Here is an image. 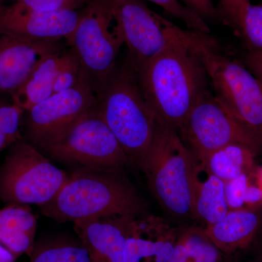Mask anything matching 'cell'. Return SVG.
<instances>
[{
	"label": "cell",
	"mask_w": 262,
	"mask_h": 262,
	"mask_svg": "<svg viewBox=\"0 0 262 262\" xmlns=\"http://www.w3.org/2000/svg\"><path fill=\"white\" fill-rule=\"evenodd\" d=\"M37 220L27 205L9 204L0 209V244L15 258L34 248Z\"/></svg>",
	"instance_id": "obj_18"
},
{
	"label": "cell",
	"mask_w": 262,
	"mask_h": 262,
	"mask_svg": "<svg viewBox=\"0 0 262 262\" xmlns=\"http://www.w3.org/2000/svg\"><path fill=\"white\" fill-rule=\"evenodd\" d=\"M94 82L84 74L75 87L52 95L26 112V134L41 148L62 135L96 106Z\"/></svg>",
	"instance_id": "obj_10"
},
{
	"label": "cell",
	"mask_w": 262,
	"mask_h": 262,
	"mask_svg": "<svg viewBox=\"0 0 262 262\" xmlns=\"http://www.w3.org/2000/svg\"><path fill=\"white\" fill-rule=\"evenodd\" d=\"M194 156L178 131L157 122L151 145L139 168L151 192L168 213L193 216L192 169Z\"/></svg>",
	"instance_id": "obj_4"
},
{
	"label": "cell",
	"mask_w": 262,
	"mask_h": 262,
	"mask_svg": "<svg viewBox=\"0 0 262 262\" xmlns=\"http://www.w3.org/2000/svg\"><path fill=\"white\" fill-rule=\"evenodd\" d=\"M81 11L39 12L15 9L0 0V33L37 42H61L74 32Z\"/></svg>",
	"instance_id": "obj_12"
},
{
	"label": "cell",
	"mask_w": 262,
	"mask_h": 262,
	"mask_svg": "<svg viewBox=\"0 0 262 262\" xmlns=\"http://www.w3.org/2000/svg\"><path fill=\"white\" fill-rule=\"evenodd\" d=\"M67 56L62 50L43 59L12 96L13 103L27 112L52 96L56 76Z\"/></svg>",
	"instance_id": "obj_19"
},
{
	"label": "cell",
	"mask_w": 262,
	"mask_h": 262,
	"mask_svg": "<svg viewBox=\"0 0 262 262\" xmlns=\"http://www.w3.org/2000/svg\"><path fill=\"white\" fill-rule=\"evenodd\" d=\"M225 184L194 156L192 179L193 216L208 225L216 223L228 213Z\"/></svg>",
	"instance_id": "obj_17"
},
{
	"label": "cell",
	"mask_w": 262,
	"mask_h": 262,
	"mask_svg": "<svg viewBox=\"0 0 262 262\" xmlns=\"http://www.w3.org/2000/svg\"></svg>",
	"instance_id": "obj_39"
},
{
	"label": "cell",
	"mask_w": 262,
	"mask_h": 262,
	"mask_svg": "<svg viewBox=\"0 0 262 262\" xmlns=\"http://www.w3.org/2000/svg\"><path fill=\"white\" fill-rule=\"evenodd\" d=\"M250 262H262V258H257V259L253 260V261H251Z\"/></svg>",
	"instance_id": "obj_37"
},
{
	"label": "cell",
	"mask_w": 262,
	"mask_h": 262,
	"mask_svg": "<svg viewBox=\"0 0 262 262\" xmlns=\"http://www.w3.org/2000/svg\"><path fill=\"white\" fill-rule=\"evenodd\" d=\"M68 177L33 144L17 141L0 165V201L41 206L54 198Z\"/></svg>",
	"instance_id": "obj_6"
},
{
	"label": "cell",
	"mask_w": 262,
	"mask_h": 262,
	"mask_svg": "<svg viewBox=\"0 0 262 262\" xmlns=\"http://www.w3.org/2000/svg\"><path fill=\"white\" fill-rule=\"evenodd\" d=\"M238 27L253 51H262V5H248L241 16Z\"/></svg>",
	"instance_id": "obj_25"
},
{
	"label": "cell",
	"mask_w": 262,
	"mask_h": 262,
	"mask_svg": "<svg viewBox=\"0 0 262 262\" xmlns=\"http://www.w3.org/2000/svg\"><path fill=\"white\" fill-rule=\"evenodd\" d=\"M155 3L165 12L182 20L187 25L188 29L209 34L210 28L204 18L196 13L189 7L183 4L182 0H148Z\"/></svg>",
	"instance_id": "obj_24"
},
{
	"label": "cell",
	"mask_w": 262,
	"mask_h": 262,
	"mask_svg": "<svg viewBox=\"0 0 262 262\" xmlns=\"http://www.w3.org/2000/svg\"></svg>",
	"instance_id": "obj_38"
},
{
	"label": "cell",
	"mask_w": 262,
	"mask_h": 262,
	"mask_svg": "<svg viewBox=\"0 0 262 262\" xmlns=\"http://www.w3.org/2000/svg\"><path fill=\"white\" fill-rule=\"evenodd\" d=\"M56 222L106 216H143L145 208L135 188L108 169L77 168L51 201L39 206Z\"/></svg>",
	"instance_id": "obj_2"
},
{
	"label": "cell",
	"mask_w": 262,
	"mask_h": 262,
	"mask_svg": "<svg viewBox=\"0 0 262 262\" xmlns=\"http://www.w3.org/2000/svg\"><path fill=\"white\" fill-rule=\"evenodd\" d=\"M200 33L176 26L163 51L134 70L157 120L177 131L199 98L209 90L198 46Z\"/></svg>",
	"instance_id": "obj_1"
},
{
	"label": "cell",
	"mask_w": 262,
	"mask_h": 262,
	"mask_svg": "<svg viewBox=\"0 0 262 262\" xmlns=\"http://www.w3.org/2000/svg\"><path fill=\"white\" fill-rule=\"evenodd\" d=\"M91 0H15L12 6L15 9L39 12L78 10Z\"/></svg>",
	"instance_id": "obj_27"
},
{
	"label": "cell",
	"mask_w": 262,
	"mask_h": 262,
	"mask_svg": "<svg viewBox=\"0 0 262 262\" xmlns=\"http://www.w3.org/2000/svg\"><path fill=\"white\" fill-rule=\"evenodd\" d=\"M16 258L13 253L0 244V262H15Z\"/></svg>",
	"instance_id": "obj_34"
},
{
	"label": "cell",
	"mask_w": 262,
	"mask_h": 262,
	"mask_svg": "<svg viewBox=\"0 0 262 262\" xmlns=\"http://www.w3.org/2000/svg\"><path fill=\"white\" fill-rule=\"evenodd\" d=\"M95 110L139 167L149 150L157 120L141 93L135 71L126 62L94 85Z\"/></svg>",
	"instance_id": "obj_3"
},
{
	"label": "cell",
	"mask_w": 262,
	"mask_h": 262,
	"mask_svg": "<svg viewBox=\"0 0 262 262\" xmlns=\"http://www.w3.org/2000/svg\"><path fill=\"white\" fill-rule=\"evenodd\" d=\"M63 50L60 42H37L0 33V95L13 94L43 59Z\"/></svg>",
	"instance_id": "obj_13"
},
{
	"label": "cell",
	"mask_w": 262,
	"mask_h": 262,
	"mask_svg": "<svg viewBox=\"0 0 262 262\" xmlns=\"http://www.w3.org/2000/svg\"><path fill=\"white\" fill-rule=\"evenodd\" d=\"M30 262H92L83 245L67 238H53L34 244Z\"/></svg>",
	"instance_id": "obj_21"
},
{
	"label": "cell",
	"mask_w": 262,
	"mask_h": 262,
	"mask_svg": "<svg viewBox=\"0 0 262 262\" xmlns=\"http://www.w3.org/2000/svg\"><path fill=\"white\" fill-rule=\"evenodd\" d=\"M178 133L199 160L233 143L246 144L256 151L262 146L236 121L210 90L198 100Z\"/></svg>",
	"instance_id": "obj_9"
},
{
	"label": "cell",
	"mask_w": 262,
	"mask_h": 262,
	"mask_svg": "<svg viewBox=\"0 0 262 262\" xmlns=\"http://www.w3.org/2000/svg\"><path fill=\"white\" fill-rule=\"evenodd\" d=\"M40 149L53 159L77 169L120 170L130 163L116 137L95 108Z\"/></svg>",
	"instance_id": "obj_7"
},
{
	"label": "cell",
	"mask_w": 262,
	"mask_h": 262,
	"mask_svg": "<svg viewBox=\"0 0 262 262\" xmlns=\"http://www.w3.org/2000/svg\"><path fill=\"white\" fill-rule=\"evenodd\" d=\"M136 216H106L75 221L74 229L92 262H124L131 221Z\"/></svg>",
	"instance_id": "obj_15"
},
{
	"label": "cell",
	"mask_w": 262,
	"mask_h": 262,
	"mask_svg": "<svg viewBox=\"0 0 262 262\" xmlns=\"http://www.w3.org/2000/svg\"><path fill=\"white\" fill-rule=\"evenodd\" d=\"M24 111L20 106L0 103V153L22 140L20 125Z\"/></svg>",
	"instance_id": "obj_23"
},
{
	"label": "cell",
	"mask_w": 262,
	"mask_h": 262,
	"mask_svg": "<svg viewBox=\"0 0 262 262\" xmlns=\"http://www.w3.org/2000/svg\"><path fill=\"white\" fill-rule=\"evenodd\" d=\"M261 226V217L253 209L229 211L220 221L206 225V230L215 246L225 255L248 247Z\"/></svg>",
	"instance_id": "obj_16"
},
{
	"label": "cell",
	"mask_w": 262,
	"mask_h": 262,
	"mask_svg": "<svg viewBox=\"0 0 262 262\" xmlns=\"http://www.w3.org/2000/svg\"><path fill=\"white\" fill-rule=\"evenodd\" d=\"M256 153L251 146L233 143L215 150L200 160L212 174L226 182L244 174L252 175Z\"/></svg>",
	"instance_id": "obj_20"
},
{
	"label": "cell",
	"mask_w": 262,
	"mask_h": 262,
	"mask_svg": "<svg viewBox=\"0 0 262 262\" xmlns=\"http://www.w3.org/2000/svg\"><path fill=\"white\" fill-rule=\"evenodd\" d=\"M252 175L244 174L225 182L226 201L229 211L245 208V196Z\"/></svg>",
	"instance_id": "obj_28"
},
{
	"label": "cell",
	"mask_w": 262,
	"mask_h": 262,
	"mask_svg": "<svg viewBox=\"0 0 262 262\" xmlns=\"http://www.w3.org/2000/svg\"><path fill=\"white\" fill-rule=\"evenodd\" d=\"M198 46L215 98L262 146V82L221 53L209 34L200 33Z\"/></svg>",
	"instance_id": "obj_5"
},
{
	"label": "cell",
	"mask_w": 262,
	"mask_h": 262,
	"mask_svg": "<svg viewBox=\"0 0 262 262\" xmlns=\"http://www.w3.org/2000/svg\"><path fill=\"white\" fill-rule=\"evenodd\" d=\"M186 5L201 15L203 18H214L218 11L213 5V0H182Z\"/></svg>",
	"instance_id": "obj_29"
},
{
	"label": "cell",
	"mask_w": 262,
	"mask_h": 262,
	"mask_svg": "<svg viewBox=\"0 0 262 262\" xmlns=\"http://www.w3.org/2000/svg\"><path fill=\"white\" fill-rule=\"evenodd\" d=\"M229 5H230V0H221L222 13H224L225 17L227 16V13H228Z\"/></svg>",
	"instance_id": "obj_35"
},
{
	"label": "cell",
	"mask_w": 262,
	"mask_h": 262,
	"mask_svg": "<svg viewBox=\"0 0 262 262\" xmlns=\"http://www.w3.org/2000/svg\"><path fill=\"white\" fill-rule=\"evenodd\" d=\"M180 230L160 217H134L124 251V262H167Z\"/></svg>",
	"instance_id": "obj_14"
},
{
	"label": "cell",
	"mask_w": 262,
	"mask_h": 262,
	"mask_svg": "<svg viewBox=\"0 0 262 262\" xmlns=\"http://www.w3.org/2000/svg\"><path fill=\"white\" fill-rule=\"evenodd\" d=\"M244 204L245 208L253 210L262 206V189L256 182H251L248 186L245 196Z\"/></svg>",
	"instance_id": "obj_30"
},
{
	"label": "cell",
	"mask_w": 262,
	"mask_h": 262,
	"mask_svg": "<svg viewBox=\"0 0 262 262\" xmlns=\"http://www.w3.org/2000/svg\"><path fill=\"white\" fill-rule=\"evenodd\" d=\"M246 61L248 68L262 82V51H251Z\"/></svg>",
	"instance_id": "obj_32"
},
{
	"label": "cell",
	"mask_w": 262,
	"mask_h": 262,
	"mask_svg": "<svg viewBox=\"0 0 262 262\" xmlns=\"http://www.w3.org/2000/svg\"><path fill=\"white\" fill-rule=\"evenodd\" d=\"M112 1L117 27L128 49L127 61L136 70L163 51L177 25L141 0Z\"/></svg>",
	"instance_id": "obj_11"
},
{
	"label": "cell",
	"mask_w": 262,
	"mask_h": 262,
	"mask_svg": "<svg viewBox=\"0 0 262 262\" xmlns=\"http://www.w3.org/2000/svg\"><path fill=\"white\" fill-rule=\"evenodd\" d=\"M251 0H230V5L227 16V20L238 27L239 20L245 9L251 4Z\"/></svg>",
	"instance_id": "obj_31"
},
{
	"label": "cell",
	"mask_w": 262,
	"mask_h": 262,
	"mask_svg": "<svg viewBox=\"0 0 262 262\" xmlns=\"http://www.w3.org/2000/svg\"><path fill=\"white\" fill-rule=\"evenodd\" d=\"M85 73L80 60L72 50L58 71L53 85V94H58L75 87Z\"/></svg>",
	"instance_id": "obj_26"
},
{
	"label": "cell",
	"mask_w": 262,
	"mask_h": 262,
	"mask_svg": "<svg viewBox=\"0 0 262 262\" xmlns=\"http://www.w3.org/2000/svg\"><path fill=\"white\" fill-rule=\"evenodd\" d=\"M190 260V256H189L187 246L179 234L174 246L173 253L167 262H189Z\"/></svg>",
	"instance_id": "obj_33"
},
{
	"label": "cell",
	"mask_w": 262,
	"mask_h": 262,
	"mask_svg": "<svg viewBox=\"0 0 262 262\" xmlns=\"http://www.w3.org/2000/svg\"><path fill=\"white\" fill-rule=\"evenodd\" d=\"M179 234L189 251V262H223L225 253L210 238L206 229L192 227L180 230Z\"/></svg>",
	"instance_id": "obj_22"
},
{
	"label": "cell",
	"mask_w": 262,
	"mask_h": 262,
	"mask_svg": "<svg viewBox=\"0 0 262 262\" xmlns=\"http://www.w3.org/2000/svg\"><path fill=\"white\" fill-rule=\"evenodd\" d=\"M255 182L256 184L261 187L262 189V167L256 170V173H254Z\"/></svg>",
	"instance_id": "obj_36"
},
{
	"label": "cell",
	"mask_w": 262,
	"mask_h": 262,
	"mask_svg": "<svg viewBox=\"0 0 262 262\" xmlns=\"http://www.w3.org/2000/svg\"><path fill=\"white\" fill-rule=\"evenodd\" d=\"M67 41L94 85L106 78L117 67L124 45L114 16L113 1L91 0Z\"/></svg>",
	"instance_id": "obj_8"
}]
</instances>
